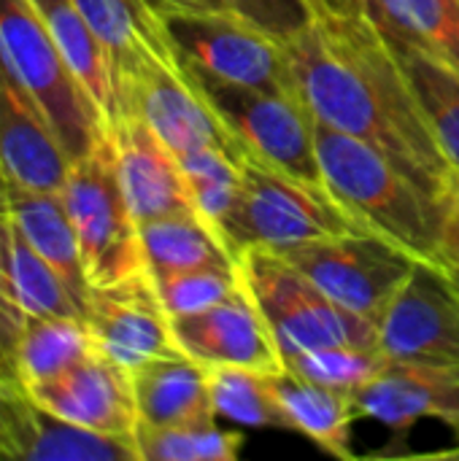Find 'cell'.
<instances>
[{
    "label": "cell",
    "instance_id": "obj_36",
    "mask_svg": "<svg viewBox=\"0 0 459 461\" xmlns=\"http://www.w3.org/2000/svg\"><path fill=\"white\" fill-rule=\"evenodd\" d=\"M444 276L449 278V284L454 286L459 297V208L454 211L452 219V230H449V243H446V265H444Z\"/></svg>",
    "mask_w": 459,
    "mask_h": 461
},
{
    "label": "cell",
    "instance_id": "obj_24",
    "mask_svg": "<svg viewBox=\"0 0 459 461\" xmlns=\"http://www.w3.org/2000/svg\"><path fill=\"white\" fill-rule=\"evenodd\" d=\"M111 54L114 73L146 59H176L162 16L146 0H73Z\"/></svg>",
    "mask_w": 459,
    "mask_h": 461
},
{
    "label": "cell",
    "instance_id": "obj_22",
    "mask_svg": "<svg viewBox=\"0 0 459 461\" xmlns=\"http://www.w3.org/2000/svg\"><path fill=\"white\" fill-rule=\"evenodd\" d=\"M0 254H3L8 284L24 316L84 319V305L78 303V297L70 292L62 276L54 273L51 265L30 246V240L19 230L5 203L3 186H0Z\"/></svg>",
    "mask_w": 459,
    "mask_h": 461
},
{
    "label": "cell",
    "instance_id": "obj_20",
    "mask_svg": "<svg viewBox=\"0 0 459 461\" xmlns=\"http://www.w3.org/2000/svg\"><path fill=\"white\" fill-rule=\"evenodd\" d=\"M0 186H3L5 203H8L19 230L24 232L30 246L51 265V270L62 276V281L70 286V292L84 305V316H87V303H89L92 286L84 273L78 238H76L73 221L68 216L62 192L27 189V186L8 181L3 173H0Z\"/></svg>",
    "mask_w": 459,
    "mask_h": 461
},
{
    "label": "cell",
    "instance_id": "obj_17",
    "mask_svg": "<svg viewBox=\"0 0 459 461\" xmlns=\"http://www.w3.org/2000/svg\"><path fill=\"white\" fill-rule=\"evenodd\" d=\"M119 186L138 224L195 211L179 157L135 113H119L108 127Z\"/></svg>",
    "mask_w": 459,
    "mask_h": 461
},
{
    "label": "cell",
    "instance_id": "obj_39",
    "mask_svg": "<svg viewBox=\"0 0 459 461\" xmlns=\"http://www.w3.org/2000/svg\"><path fill=\"white\" fill-rule=\"evenodd\" d=\"M444 456H459V448H454V451H446Z\"/></svg>",
    "mask_w": 459,
    "mask_h": 461
},
{
    "label": "cell",
    "instance_id": "obj_14",
    "mask_svg": "<svg viewBox=\"0 0 459 461\" xmlns=\"http://www.w3.org/2000/svg\"><path fill=\"white\" fill-rule=\"evenodd\" d=\"M173 335L189 359L203 367H254L265 373L284 370L281 351L246 286L208 311L170 319Z\"/></svg>",
    "mask_w": 459,
    "mask_h": 461
},
{
    "label": "cell",
    "instance_id": "obj_2",
    "mask_svg": "<svg viewBox=\"0 0 459 461\" xmlns=\"http://www.w3.org/2000/svg\"><path fill=\"white\" fill-rule=\"evenodd\" d=\"M314 135L327 192L365 230L444 273L449 230L459 205L436 200L392 159L354 135L322 122L314 124Z\"/></svg>",
    "mask_w": 459,
    "mask_h": 461
},
{
    "label": "cell",
    "instance_id": "obj_21",
    "mask_svg": "<svg viewBox=\"0 0 459 461\" xmlns=\"http://www.w3.org/2000/svg\"><path fill=\"white\" fill-rule=\"evenodd\" d=\"M271 384L289 432L306 435L335 459H354L352 429L360 416L349 392L314 384L287 367L271 373Z\"/></svg>",
    "mask_w": 459,
    "mask_h": 461
},
{
    "label": "cell",
    "instance_id": "obj_19",
    "mask_svg": "<svg viewBox=\"0 0 459 461\" xmlns=\"http://www.w3.org/2000/svg\"><path fill=\"white\" fill-rule=\"evenodd\" d=\"M138 424L189 427L216 424L208 367L187 354L151 359L130 373Z\"/></svg>",
    "mask_w": 459,
    "mask_h": 461
},
{
    "label": "cell",
    "instance_id": "obj_16",
    "mask_svg": "<svg viewBox=\"0 0 459 461\" xmlns=\"http://www.w3.org/2000/svg\"><path fill=\"white\" fill-rule=\"evenodd\" d=\"M352 400L360 419L384 424L398 440L422 419L444 421L459 435V367L387 362Z\"/></svg>",
    "mask_w": 459,
    "mask_h": 461
},
{
    "label": "cell",
    "instance_id": "obj_32",
    "mask_svg": "<svg viewBox=\"0 0 459 461\" xmlns=\"http://www.w3.org/2000/svg\"><path fill=\"white\" fill-rule=\"evenodd\" d=\"M390 359L379 348H360V346H327L303 351L284 359V367L330 389L354 394L365 386Z\"/></svg>",
    "mask_w": 459,
    "mask_h": 461
},
{
    "label": "cell",
    "instance_id": "obj_37",
    "mask_svg": "<svg viewBox=\"0 0 459 461\" xmlns=\"http://www.w3.org/2000/svg\"><path fill=\"white\" fill-rule=\"evenodd\" d=\"M157 14L168 11H184V8H214L222 5V0H146Z\"/></svg>",
    "mask_w": 459,
    "mask_h": 461
},
{
    "label": "cell",
    "instance_id": "obj_30",
    "mask_svg": "<svg viewBox=\"0 0 459 461\" xmlns=\"http://www.w3.org/2000/svg\"><path fill=\"white\" fill-rule=\"evenodd\" d=\"M138 461H235L243 435L219 429L216 424L189 427H135Z\"/></svg>",
    "mask_w": 459,
    "mask_h": 461
},
{
    "label": "cell",
    "instance_id": "obj_13",
    "mask_svg": "<svg viewBox=\"0 0 459 461\" xmlns=\"http://www.w3.org/2000/svg\"><path fill=\"white\" fill-rule=\"evenodd\" d=\"M0 459L138 461L135 438H116L70 424L11 378H0Z\"/></svg>",
    "mask_w": 459,
    "mask_h": 461
},
{
    "label": "cell",
    "instance_id": "obj_40",
    "mask_svg": "<svg viewBox=\"0 0 459 461\" xmlns=\"http://www.w3.org/2000/svg\"><path fill=\"white\" fill-rule=\"evenodd\" d=\"M319 3H325V5H327V0H319Z\"/></svg>",
    "mask_w": 459,
    "mask_h": 461
},
{
    "label": "cell",
    "instance_id": "obj_18",
    "mask_svg": "<svg viewBox=\"0 0 459 461\" xmlns=\"http://www.w3.org/2000/svg\"><path fill=\"white\" fill-rule=\"evenodd\" d=\"M70 157L0 54V173L27 189L62 192Z\"/></svg>",
    "mask_w": 459,
    "mask_h": 461
},
{
    "label": "cell",
    "instance_id": "obj_31",
    "mask_svg": "<svg viewBox=\"0 0 459 461\" xmlns=\"http://www.w3.org/2000/svg\"><path fill=\"white\" fill-rule=\"evenodd\" d=\"M195 211L216 230L241 197V162L225 149H197L179 157Z\"/></svg>",
    "mask_w": 459,
    "mask_h": 461
},
{
    "label": "cell",
    "instance_id": "obj_9",
    "mask_svg": "<svg viewBox=\"0 0 459 461\" xmlns=\"http://www.w3.org/2000/svg\"><path fill=\"white\" fill-rule=\"evenodd\" d=\"M276 254L292 262L341 308L376 327L392 297L419 265L409 251L371 230L330 235Z\"/></svg>",
    "mask_w": 459,
    "mask_h": 461
},
{
    "label": "cell",
    "instance_id": "obj_29",
    "mask_svg": "<svg viewBox=\"0 0 459 461\" xmlns=\"http://www.w3.org/2000/svg\"><path fill=\"white\" fill-rule=\"evenodd\" d=\"M208 384L216 419L222 416L254 429H287L271 373L254 367H211Z\"/></svg>",
    "mask_w": 459,
    "mask_h": 461
},
{
    "label": "cell",
    "instance_id": "obj_1",
    "mask_svg": "<svg viewBox=\"0 0 459 461\" xmlns=\"http://www.w3.org/2000/svg\"><path fill=\"white\" fill-rule=\"evenodd\" d=\"M284 49L298 95L317 122L360 138L436 200L459 205L457 176L384 32L360 5H327Z\"/></svg>",
    "mask_w": 459,
    "mask_h": 461
},
{
    "label": "cell",
    "instance_id": "obj_28",
    "mask_svg": "<svg viewBox=\"0 0 459 461\" xmlns=\"http://www.w3.org/2000/svg\"><path fill=\"white\" fill-rule=\"evenodd\" d=\"M387 35L409 41L459 70V0H360Z\"/></svg>",
    "mask_w": 459,
    "mask_h": 461
},
{
    "label": "cell",
    "instance_id": "obj_35",
    "mask_svg": "<svg viewBox=\"0 0 459 461\" xmlns=\"http://www.w3.org/2000/svg\"><path fill=\"white\" fill-rule=\"evenodd\" d=\"M24 311L19 308L14 289L8 284L5 267H3V254H0V378H14V351L24 330Z\"/></svg>",
    "mask_w": 459,
    "mask_h": 461
},
{
    "label": "cell",
    "instance_id": "obj_6",
    "mask_svg": "<svg viewBox=\"0 0 459 461\" xmlns=\"http://www.w3.org/2000/svg\"><path fill=\"white\" fill-rule=\"evenodd\" d=\"M184 70L230 132L238 157H254L268 167L330 194L317 157V122L298 95H273L227 84L187 65Z\"/></svg>",
    "mask_w": 459,
    "mask_h": 461
},
{
    "label": "cell",
    "instance_id": "obj_4",
    "mask_svg": "<svg viewBox=\"0 0 459 461\" xmlns=\"http://www.w3.org/2000/svg\"><path fill=\"white\" fill-rule=\"evenodd\" d=\"M238 273L281 359L327 346L379 348V327L373 321L341 308L281 254L246 249L238 254Z\"/></svg>",
    "mask_w": 459,
    "mask_h": 461
},
{
    "label": "cell",
    "instance_id": "obj_7",
    "mask_svg": "<svg viewBox=\"0 0 459 461\" xmlns=\"http://www.w3.org/2000/svg\"><path fill=\"white\" fill-rule=\"evenodd\" d=\"M62 200L92 289L111 286L146 270L141 227L119 186L108 130L92 151L70 162Z\"/></svg>",
    "mask_w": 459,
    "mask_h": 461
},
{
    "label": "cell",
    "instance_id": "obj_15",
    "mask_svg": "<svg viewBox=\"0 0 459 461\" xmlns=\"http://www.w3.org/2000/svg\"><path fill=\"white\" fill-rule=\"evenodd\" d=\"M27 392L38 405L70 424L100 435L135 438L138 408L130 370H124L97 348L62 375Z\"/></svg>",
    "mask_w": 459,
    "mask_h": 461
},
{
    "label": "cell",
    "instance_id": "obj_10",
    "mask_svg": "<svg viewBox=\"0 0 459 461\" xmlns=\"http://www.w3.org/2000/svg\"><path fill=\"white\" fill-rule=\"evenodd\" d=\"M119 113H135L176 154L225 149L238 157L230 132L189 81L181 59L146 57L116 73Z\"/></svg>",
    "mask_w": 459,
    "mask_h": 461
},
{
    "label": "cell",
    "instance_id": "obj_23",
    "mask_svg": "<svg viewBox=\"0 0 459 461\" xmlns=\"http://www.w3.org/2000/svg\"><path fill=\"white\" fill-rule=\"evenodd\" d=\"M35 5L43 14L49 32L57 49L62 51L65 62L84 84L108 127L119 116V92L111 54L106 51L103 41L95 35L89 22L81 16V11L73 5V0H35Z\"/></svg>",
    "mask_w": 459,
    "mask_h": 461
},
{
    "label": "cell",
    "instance_id": "obj_27",
    "mask_svg": "<svg viewBox=\"0 0 459 461\" xmlns=\"http://www.w3.org/2000/svg\"><path fill=\"white\" fill-rule=\"evenodd\" d=\"M95 351L92 332L84 319L73 316H27L14 351V378L32 389L46 384Z\"/></svg>",
    "mask_w": 459,
    "mask_h": 461
},
{
    "label": "cell",
    "instance_id": "obj_38",
    "mask_svg": "<svg viewBox=\"0 0 459 461\" xmlns=\"http://www.w3.org/2000/svg\"><path fill=\"white\" fill-rule=\"evenodd\" d=\"M360 0H327V5L330 8H354Z\"/></svg>",
    "mask_w": 459,
    "mask_h": 461
},
{
    "label": "cell",
    "instance_id": "obj_5",
    "mask_svg": "<svg viewBox=\"0 0 459 461\" xmlns=\"http://www.w3.org/2000/svg\"><path fill=\"white\" fill-rule=\"evenodd\" d=\"M241 197L219 227L238 259L246 249L287 251L330 235L365 230L333 194L317 192L265 162L241 154Z\"/></svg>",
    "mask_w": 459,
    "mask_h": 461
},
{
    "label": "cell",
    "instance_id": "obj_8",
    "mask_svg": "<svg viewBox=\"0 0 459 461\" xmlns=\"http://www.w3.org/2000/svg\"><path fill=\"white\" fill-rule=\"evenodd\" d=\"M160 16L187 68L260 92L298 95L284 43L230 8H184Z\"/></svg>",
    "mask_w": 459,
    "mask_h": 461
},
{
    "label": "cell",
    "instance_id": "obj_3",
    "mask_svg": "<svg viewBox=\"0 0 459 461\" xmlns=\"http://www.w3.org/2000/svg\"><path fill=\"white\" fill-rule=\"evenodd\" d=\"M0 54L70 162L92 151L106 135V119L57 49L35 0H0Z\"/></svg>",
    "mask_w": 459,
    "mask_h": 461
},
{
    "label": "cell",
    "instance_id": "obj_34",
    "mask_svg": "<svg viewBox=\"0 0 459 461\" xmlns=\"http://www.w3.org/2000/svg\"><path fill=\"white\" fill-rule=\"evenodd\" d=\"M222 5L243 16L279 43L295 41L327 8L319 0H222Z\"/></svg>",
    "mask_w": 459,
    "mask_h": 461
},
{
    "label": "cell",
    "instance_id": "obj_33",
    "mask_svg": "<svg viewBox=\"0 0 459 461\" xmlns=\"http://www.w3.org/2000/svg\"><path fill=\"white\" fill-rule=\"evenodd\" d=\"M160 292V300L170 319L192 316L208 311L211 305L222 303L241 286L238 262L235 265H211V267H192L151 276Z\"/></svg>",
    "mask_w": 459,
    "mask_h": 461
},
{
    "label": "cell",
    "instance_id": "obj_26",
    "mask_svg": "<svg viewBox=\"0 0 459 461\" xmlns=\"http://www.w3.org/2000/svg\"><path fill=\"white\" fill-rule=\"evenodd\" d=\"M143 262L151 276L211 267V265H235L230 246L222 232L206 221L197 211L170 213L162 219H151L138 224Z\"/></svg>",
    "mask_w": 459,
    "mask_h": 461
},
{
    "label": "cell",
    "instance_id": "obj_12",
    "mask_svg": "<svg viewBox=\"0 0 459 461\" xmlns=\"http://www.w3.org/2000/svg\"><path fill=\"white\" fill-rule=\"evenodd\" d=\"M84 321L95 348L130 373L151 359L181 354L149 270L92 289Z\"/></svg>",
    "mask_w": 459,
    "mask_h": 461
},
{
    "label": "cell",
    "instance_id": "obj_25",
    "mask_svg": "<svg viewBox=\"0 0 459 461\" xmlns=\"http://www.w3.org/2000/svg\"><path fill=\"white\" fill-rule=\"evenodd\" d=\"M384 38L400 70L406 73L427 116V124L459 181V70L409 41H400L387 32Z\"/></svg>",
    "mask_w": 459,
    "mask_h": 461
},
{
    "label": "cell",
    "instance_id": "obj_11",
    "mask_svg": "<svg viewBox=\"0 0 459 461\" xmlns=\"http://www.w3.org/2000/svg\"><path fill=\"white\" fill-rule=\"evenodd\" d=\"M379 351L390 362L459 367V297L441 270L414 267L379 319Z\"/></svg>",
    "mask_w": 459,
    "mask_h": 461
}]
</instances>
